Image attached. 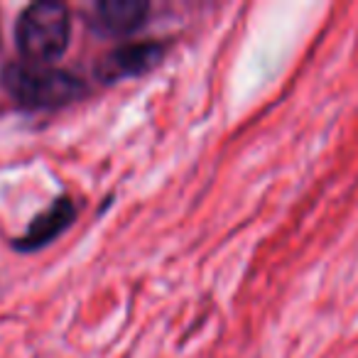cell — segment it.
I'll use <instances>...</instances> for the list:
<instances>
[{
    "label": "cell",
    "mask_w": 358,
    "mask_h": 358,
    "mask_svg": "<svg viewBox=\"0 0 358 358\" xmlns=\"http://www.w3.org/2000/svg\"><path fill=\"white\" fill-rule=\"evenodd\" d=\"M76 219V204L66 196L57 199L47 211H42L35 221L30 224V229L25 231L22 238L15 241V248L22 253H35V250L50 245L57 236H62L71 226V221Z\"/></svg>",
    "instance_id": "cell-4"
},
{
    "label": "cell",
    "mask_w": 358,
    "mask_h": 358,
    "mask_svg": "<svg viewBox=\"0 0 358 358\" xmlns=\"http://www.w3.org/2000/svg\"><path fill=\"white\" fill-rule=\"evenodd\" d=\"M71 35V15L64 3L42 0L32 3L20 13L15 25L17 50L25 62L50 64L64 55Z\"/></svg>",
    "instance_id": "cell-2"
},
{
    "label": "cell",
    "mask_w": 358,
    "mask_h": 358,
    "mask_svg": "<svg viewBox=\"0 0 358 358\" xmlns=\"http://www.w3.org/2000/svg\"><path fill=\"white\" fill-rule=\"evenodd\" d=\"M148 13L145 0H101L91 13V25L103 35H130L143 25Z\"/></svg>",
    "instance_id": "cell-5"
},
{
    "label": "cell",
    "mask_w": 358,
    "mask_h": 358,
    "mask_svg": "<svg viewBox=\"0 0 358 358\" xmlns=\"http://www.w3.org/2000/svg\"><path fill=\"white\" fill-rule=\"evenodd\" d=\"M0 79L8 94L25 108H62L86 94L84 81L74 74L35 62H10Z\"/></svg>",
    "instance_id": "cell-1"
},
{
    "label": "cell",
    "mask_w": 358,
    "mask_h": 358,
    "mask_svg": "<svg viewBox=\"0 0 358 358\" xmlns=\"http://www.w3.org/2000/svg\"><path fill=\"white\" fill-rule=\"evenodd\" d=\"M162 57L164 47L159 42H133L115 47L96 64V79L103 84H115L130 76H143L152 71L162 62Z\"/></svg>",
    "instance_id": "cell-3"
}]
</instances>
